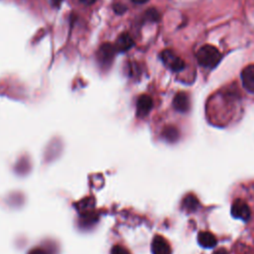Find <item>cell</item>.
<instances>
[{
  "label": "cell",
  "mask_w": 254,
  "mask_h": 254,
  "mask_svg": "<svg viewBox=\"0 0 254 254\" xmlns=\"http://www.w3.org/2000/svg\"><path fill=\"white\" fill-rule=\"evenodd\" d=\"M231 215L235 218H239L246 221L249 219L251 213L246 203H244L241 200H236L231 206Z\"/></svg>",
  "instance_id": "cell-4"
},
{
  "label": "cell",
  "mask_w": 254,
  "mask_h": 254,
  "mask_svg": "<svg viewBox=\"0 0 254 254\" xmlns=\"http://www.w3.org/2000/svg\"><path fill=\"white\" fill-rule=\"evenodd\" d=\"M151 249L153 254H172L170 244L161 235H156L153 238Z\"/></svg>",
  "instance_id": "cell-5"
},
{
  "label": "cell",
  "mask_w": 254,
  "mask_h": 254,
  "mask_svg": "<svg viewBox=\"0 0 254 254\" xmlns=\"http://www.w3.org/2000/svg\"><path fill=\"white\" fill-rule=\"evenodd\" d=\"M148 1H149V0H132V2H134L136 4H144Z\"/></svg>",
  "instance_id": "cell-18"
},
{
  "label": "cell",
  "mask_w": 254,
  "mask_h": 254,
  "mask_svg": "<svg viewBox=\"0 0 254 254\" xmlns=\"http://www.w3.org/2000/svg\"><path fill=\"white\" fill-rule=\"evenodd\" d=\"M173 107L179 112H187L190 109V100L186 93H178L173 100Z\"/></svg>",
  "instance_id": "cell-8"
},
{
  "label": "cell",
  "mask_w": 254,
  "mask_h": 254,
  "mask_svg": "<svg viewBox=\"0 0 254 254\" xmlns=\"http://www.w3.org/2000/svg\"><path fill=\"white\" fill-rule=\"evenodd\" d=\"M222 56L220 52L212 45H205L197 53L198 63L207 69H214L220 62Z\"/></svg>",
  "instance_id": "cell-1"
},
{
  "label": "cell",
  "mask_w": 254,
  "mask_h": 254,
  "mask_svg": "<svg viewBox=\"0 0 254 254\" xmlns=\"http://www.w3.org/2000/svg\"><path fill=\"white\" fill-rule=\"evenodd\" d=\"M62 1H63V0H52V3H53V5H54V6L58 7V6H60V5H61Z\"/></svg>",
  "instance_id": "cell-19"
},
{
  "label": "cell",
  "mask_w": 254,
  "mask_h": 254,
  "mask_svg": "<svg viewBox=\"0 0 254 254\" xmlns=\"http://www.w3.org/2000/svg\"><path fill=\"white\" fill-rule=\"evenodd\" d=\"M134 45V41L127 33H122L116 40L114 48L118 52H126Z\"/></svg>",
  "instance_id": "cell-9"
},
{
  "label": "cell",
  "mask_w": 254,
  "mask_h": 254,
  "mask_svg": "<svg viewBox=\"0 0 254 254\" xmlns=\"http://www.w3.org/2000/svg\"><path fill=\"white\" fill-rule=\"evenodd\" d=\"M160 58L164 65L173 72H181L186 67L185 62L171 50L163 51L160 54Z\"/></svg>",
  "instance_id": "cell-2"
},
{
  "label": "cell",
  "mask_w": 254,
  "mask_h": 254,
  "mask_svg": "<svg viewBox=\"0 0 254 254\" xmlns=\"http://www.w3.org/2000/svg\"><path fill=\"white\" fill-rule=\"evenodd\" d=\"M79 1L84 5H92L96 2V0H79Z\"/></svg>",
  "instance_id": "cell-17"
},
{
  "label": "cell",
  "mask_w": 254,
  "mask_h": 254,
  "mask_svg": "<svg viewBox=\"0 0 254 254\" xmlns=\"http://www.w3.org/2000/svg\"><path fill=\"white\" fill-rule=\"evenodd\" d=\"M137 115L139 117L146 116L153 108V101L149 96L143 95L137 101Z\"/></svg>",
  "instance_id": "cell-7"
},
{
  "label": "cell",
  "mask_w": 254,
  "mask_h": 254,
  "mask_svg": "<svg viewBox=\"0 0 254 254\" xmlns=\"http://www.w3.org/2000/svg\"><path fill=\"white\" fill-rule=\"evenodd\" d=\"M110 254H130V252L123 246L120 245H115L111 248Z\"/></svg>",
  "instance_id": "cell-14"
},
{
  "label": "cell",
  "mask_w": 254,
  "mask_h": 254,
  "mask_svg": "<svg viewBox=\"0 0 254 254\" xmlns=\"http://www.w3.org/2000/svg\"><path fill=\"white\" fill-rule=\"evenodd\" d=\"M144 18H145V20L150 21V22H157L160 19V14L156 9L151 8L146 11Z\"/></svg>",
  "instance_id": "cell-13"
},
{
  "label": "cell",
  "mask_w": 254,
  "mask_h": 254,
  "mask_svg": "<svg viewBox=\"0 0 254 254\" xmlns=\"http://www.w3.org/2000/svg\"><path fill=\"white\" fill-rule=\"evenodd\" d=\"M241 80L243 88L247 92L254 93V65H249L243 69L241 73Z\"/></svg>",
  "instance_id": "cell-6"
},
{
  "label": "cell",
  "mask_w": 254,
  "mask_h": 254,
  "mask_svg": "<svg viewBox=\"0 0 254 254\" xmlns=\"http://www.w3.org/2000/svg\"><path fill=\"white\" fill-rule=\"evenodd\" d=\"M163 137L169 142H175L179 138V131L174 126H167L163 130Z\"/></svg>",
  "instance_id": "cell-11"
},
{
  "label": "cell",
  "mask_w": 254,
  "mask_h": 254,
  "mask_svg": "<svg viewBox=\"0 0 254 254\" xmlns=\"http://www.w3.org/2000/svg\"><path fill=\"white\" fill-rule=\"evenodd\" d=\"M113 10H114V12H115L116 14L121 15V14H123V13L126 11V6L123 5V4H121V3H116V4L113 6Z\"/></svg>",
  "instance_id": "cell-15"
},
{
  "label": "cell",
  "mask_w": 254,
  "mask_h": 254,
  "mask_svg": "<svg viewBox=\"0 0 254 254\" xmlns=\"http://www.w3.org/2000/svg\"><path fill=\"white\" fill-rule=\"evenodd\" d=\"M28 254H47L42 248H33Z\"/></svg>",
  "instance_id": "cell-16"
},
{
  "label": "cell",
  "mask_w": 254,
  "mask_h": 254,
  "mask_svg": "<svg viewBox=\"0 0 254 254\" xmlns=\"http://www.w3.org/2000/svg\"><path fill=\"white\" fill-rule=\"evenodd\" d=\"M115 48L114 46H112L109 43H106L103 44L97 53V58H98V62L100 63V65L102 67L108 68L109 66H111L114 56H115Z\"/></svg>",
  "instance_id": "cell-3"
},
{
  "label": "cell",
  "mask_w": 254,
  "mask_h": 254,
  "mask_svg": "<svg viewBox=\"0 0 254 254\" xmlns=\"http://www.w3.org/2000/svg\"><path fill=\"white\" fill-rule=\"evenodd\" d=\"M199 244L204 248H214L217 245L216 236L208 231H202L198 235Z\"/></svg>",
  "instance_id": "cell-10"
},
{
  "label": "cell",
  "mask_w": 254,
  "mask_h": 254,
  "mask_svg": "<svg viewBox=\"0 0 254 254\" xmlns=\"http://www.w3.org/2000/svg\"><path fill=\"white\" fill-rule=\"evenodd\" d=\"M199 207V201L194 195H188L183 200V208L189 212H194Z\"/></svg>",
  "instance_id": "cell-12"
}]
</instances>
